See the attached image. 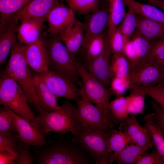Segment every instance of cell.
Wrapping results in <instances>:
<instances>
[{
  "label": "cell",
  "mask_w": 164,
  "mask_h": 164,
  "mask_svg": "<svg viewBox=\"0 0 164 164\" xmlns=\"http://www.w3.org/2000/svg\"><path fill=\"white\" fill-rule=\"evenodd\" d=\"M163 60L164 39H162L151 42L147 53L138 67L148 63Z\"/></svg>",
  "instance_id": "obj_35"
},
{
  "label": "cell",
  "mask_w": 164,
  "mask_h": 164,
  "mask_svg": "<svg viewBox=\"0 0 164 164\" xmlns=\"http://www.w3.org/2000/svg\"><path fill=\"white\" fill-rule=\"evenodd\" d=\"M111 128L101 130L76 123L71 132L74 136L73 139L93 158L96 164H110L112 163L108 150L107 138Z\"/></svg>",
  "instance_id": "obj_4"
},
{
  "label": "cell",
  "mask_w": 164,
  "mask_h": 164,
  "mask_svg": "<svg viewBox=\"0 0 164 164\" xmlns=\"http://www.w3.org/2000/svg\"><path fill=\"white\" fill-rule=\"evenodd\" d=\"M76 108L70 100L66 99L58 109L38 114L37 119L43 134L55 132L65 135L71 132L76 125L74 115Z\"/></svg>",
  "instance_id": "obj_6"
},
{
  "label": "cell",
  "mask_w": 164,
  "mask_h": 164,
  "mask_svg": "<svg viewBox=\"0 0 164 164\" xmlns=\"http://www.w3.org/2000/svg\"><path fill=\"white\" fill-rule=\"evenodd\" d=\"M24 45L16 39L12 49L9 60L2 72L16 81L24 92L28 102L34 107L39 114L47 111L39 101L24 53Z\"/></svg>",
  "instance_id": "obj_2"
},
{
  "label": "cell",
  "mask_w": 164,
  "mask_h": 164,
  "mask_svg": "<svg viewBox=\"0 0 164 164\" xmlns=\"http://www.w3.org/2000/svg\"><path fill=\"white\" fill-rule=\"evenodd\" d=\"M18 154H14L6 150H0V164H13Z\"/></svg>",
  "instance_id": "obj_45"
},
{
  "label": "cell",
  "mask_w": 164,
  "mask_h": 164,
  "mask_svg": "<svg viewBox=\"0 0 164 164\" xmlns=\"http://www.w3.org/2000/svg\"><path fill=\"white\" fill-rule=\"evenodd\" d=\"M19 21L9 18L0 25V65L5 64L13 44L17 39L16 30Z\"/></svg>",
  "instance_id": "obj_19"
},
{
  "label": "cell",
  "mask_w": 164,
  "mask_h": 164,
  "mask_svg": "<svg viewBox=\"0 0 164 164\" xmlns=\"http://www.w3.org/2000/svg\"></svg>",
  "instance_id": "obj_50"
},
{
  "label": "cell",
  "mask_w": 164,
  "mask_h": 164,
  "mask_svg": "<svg viewBox=\"0 0 164 164\" xmlns=\"http://www.w3.org/2000/svg\"><path fill=\"white\" fill-rule=\"evenodd\" d=\"M131 40L134 54V60L130 72L136 69L145 56L149 50L151 43L135 31Z\"/></svg>",
  "instance_id": "obj_28"
},
{
  "label": "cell",
  "mask_w": 164,
  "mask_h": 164,
  "mask_svg": "<svg viewBox=\"0 0 164 164\" xmlns=\"http://www.w3.org/2000/svg\"><path fill=\"white\" fill-rule=\"evenodd\" d=\"M79 91L80 98L77 101L78 107L74 113L76 123L101 130L114 128L108 123L100 110L88 99L81 87Z\"/></svg>",
  "instance_id": "obj_8"
},
{
  "label": "cell",
  "mask_w": 164,
  "mask_h": 164,
  "mask_svg": "<svg viewBox=\"0 0 164 164\" xmlns=\"http://www.w3.org/2000/svg\"><path fill=\"white\" fill-rule=\"evenodd\" d=\"M35 89L38 99L45 110L48 112L58 109L56 97L37 73L33 77Z\"/></svg>",
  "instance_id": "obj_24"
},
{
  "label": "cell",
  "mask_w": 164,
  "mask_h": 164,
  "mask_svg": "<svg viewBox=\"0 0 164 164\" xmlns=\"http://www.w3.org/2000/svg\"><path fill=\"white\" fill-rule=\"evenodd\" d=\"M49 34H59L73 26L77 21L74 12L65 5L59 3L45 17Z\"/></svg>",
  "instance_id": "obj_10"
},
{
  "label": "cell",
  "mask_w": 164,
  "mask_h": 164,
  "mask_svg": "<svg viewBox=\"0 0 164 164\" xmlns=\"http://www.w3.org/2000/svg\"><path fill=\"white\" fill-rule=\"evenodd\" d=\"M129 78L130 87L153 85L164 79V72L161 67L153 62L139 66L130 72Z\"/></svg>",
  "instance_id": "obj_14"
},
{
  "label": "cell",
  "mask_w": 164,
  "mask_h": 164,
  "mask_svg": "<svg viewBox=\"0 0 164 164\" xmlns=\"http://www.w3.org/2000/svg\"><path fill=\"white\" fill-rule=\"evenodd\" d=\"M101 0H65L68 7L81 15H87L99 7Z\"/></svg>",
  "instance_id": "obj_34"
},
{
  "label": "cell",
  "mask_w": 164,
  "mask_h": 164,
  "mask_svg": "<svg viewBox=\"0 0 164 164\" xmlns=\"http://www.w3.org/2000/svg\"><path fill=\"white\" fill-rule=\"evenodd\" d=\"M153 146L129 144L120 152L110 153V158L112 163L115 161L119 164H135L139 157Z\"/></svg>",
  "instance_id": "obj_22"
},
{
  "label": "cell",
  "mask_w": 164,
  "mask_h": 164,
  "mask_svg": "<svg viewBox=\"0 0 164 164\" xmlns=\"http://www.w3.org/2000/svg\"><path fill=\"white\" fill-rule=\"evenodd\" d=\"M141 89L164 109V90L156 84L143 86Z\"/></svg>",
  "instance_id": "obj_42"
},
{
  "label": "cell",
  "mask_w": 164,
  "mask_h": 164,
  "mask_svg": "<svg viewBox=\"0 0 164 164\" xmlns=\"http://www.w3.org/2000/svg\"><path fill=\"white\" fill-rule=\"evenodd\" d=\"M148 4L158 7L164 12V0H148Z\"/></svg>",
  "instance_id": "obj_46"
},
{
  "label": "cell",
  "mask_w": 164,
  "mask_h": 164,
  "mask_svg": "<svg viewBox=\"0 0 164 164\" xmlns=\"http://www.w3.org/2000/svg\"><path fill=\"white\" fill-rule=\"evenodd\" d=\"M28 102L18 83L2 73L0 77V104L33 122L39 127L37 117L31 111Z\"/></svg>",
  "instance_id": "obj_5"
},
{
  "label": "cell",
  "mask_w": 164,
  "mask_h": 164,
  "mask_svg": "<svg viewBox=\"0 0 164 164\" xmlns=\"http://www.w3.org/2000/svg\"><path fill=\"white\" fill-rule=\"evenodd\" d=\"M20 20L16 30L18 41L26 46L37 40L42 34L45 18L25 17Z\"/></svg>",
  "instance_id": "obj_16"
},
{
  "label": "cell",
  "mask_w": 164,
  "mask_h": 164,
  "mask_svg": "<svg viewBox=\"0 0 164 164\" xmlns=\"http://www.w3.org/2000/svg\"><path fill=\"white\" fill-rule=\"evenodd\" d=\"M111 54L106 38L101 53L92 61L84 65L93 77L106 87L110 84L113 78L110 69V60Z\"/></svg>",
  "instance_id": "obj_12"
},
{
  "label": "cell",
  "mask_w": 164,
  "mask_h": 164,
  "mask_svg": "<svg viewBox=\"0 0 164 164\" xmlns=\"http://www.w3.org/2000/svg\"><path fill=\"white\" fill-rule=\"evenodd\" d=\"M152 106L153 120L164 136V109L154 101H152Z\"/></svg>",
  "instance_id": "obj_44"
},
{
  "label": "cell",
  "mask_w": 164,
  "mask_h": 164,
  "mask_svg": "<svg viewBox=\"0 0 164 164\" xmlns=\"http://www.w3.org/2000/svg\"><path fill=\"white\" fill-rule=\"evenodd\" d=\"M128 9V11L120 24L124 46L131 39L137 26V15L132 10Z\"/></svg>",
  "instance_id": "obj_33"
},
{
  "label": "cell",
  "mask_w": 164,
  "mask_h": 164,
  "mask_svg": "<svg viewBox=\"0 0 164 164\" xmlns=\"http://www.w3.org/2000/svg\"><path fill=\"white\" fill-rule=\"evenodd\" d=\"M14 122L19 138L31 146L40 147L46 145L45 135L38 125L13 111Z\"/></svg>",
  "instance_id": "obj_13"
},
{
  "label": "cell",
  "mask_w": 164,
  "mask_h": 164,
  "mask_svg": "<svg viewBox=\"0 0 164 164\" xmlns=\"http://www.w3.org/2000/svg\"><path fill=\"white\" fill-rule=\"evenodd\" d=\"M110 69L113 77H128L130 72L129 62L125 55L121 53L113 54L110 64Z\"/></svg>",
  "instance_id": "obj_31"
},
{
  "label": "cell",
  "mask_w": 164,
  "mask_h": 164,
  "mask_svg": "<svg viewBox=\"0 0 164 164\" xmlns=\"http://www.w3.org/2000/svg\"><path fill=\"white\" fill-rule=\"evenodd\" d=\"M88 15H89L84 24V34L82 48L93 39L102 34L108 28V9L99 7Z\"/></svg>",
  "instance_id": "obj_15"
},
{
  "label": "cell",
  "mask_w": 164,
  "mask_h": 164,
  "mask_svg": "<svg viewBox=\"0 0 164 164\" xmlns=\"http://www.w3.org/2000/svg\"><path fill=\"white\" fill-rule=\"evenodd\" d=\"M135 164H164V157L155 149L150 153L142 154Z\"/></svg>",
  "instance_id": "obj_43"
},
{
  "label": "cell",
  "mask_w": 164,
  "mask_h": 164,
  "mask_svg": "<svg viewBox=\"0 0 164 164\" xmlns=\"http://www.w3.org/2000/svg\"><path fill=\"white\" fill-rule=\"evenodd\" d=\"M84 34V24L78 20L73 26L59 34L61 41L74 58L82 47Z\"/></svg>",
  "instance_id": "obj_20"
},
{
  "label": "cell",
  "mask_w": 164,
  "mask_h": 164,
  "mask_svg": "<svg viewBox=\"0 0 164 164\" xmlns=\"http://www.w3.org/2000/svg\"><path fill=\"white\" fill-rule=\"evenodd\" d=\"M78 70L82 79L80 87L85 94L100 110L110 125L114 128L109 108L110 99L113 94L111 90L93 77L79 62Z\"/></svg>",
  "instance_id": "obj_7"
},
{
  "label": "cell",
  "mask_w": 164,
  "mask_h": 164,
  "mask_svg": "<svg viewBox=\"0 0 164 164\" xmlns=\"http://www.w3.org/2000/svg\"><path fill=\"white\" fill-rule=\"evenodd\" d=\"M38 75L56 97L78 100L79 91L76 84L64 76L50 70Z\"/></svg>",
  "instance_id": "obj_9"
},
{
  "label": "cell",
  "mask_w": 164,
  "mask_h": 164,
  "mask_svg": "<svg viewBox=\"0 0 164 164\" xmlns=\"http://www.w3.org/2000/svg\"><path fill=\"white\" fill-rule=\"evenodd\" d=\"M32 0H0V24Z\"/></svg>",
  "instance_id": "obj_32"
},
{
  "label": "cell",
  "mask_w": 164,
  "mask_h": 164,
  "mask_svg": "<svg viewBox=\"0 0 164 164\" xmlns=\"http://www.w3.org/2000/svg\"><path fill=\"white\" fill-rule=\"evenodd\" d=\"M156 84L164 90V79Z\"/></svg>",
  "instance_id": "obj_48"
},
{
  "label": "cell",
  "mask_w": 164,
  "mask_h": 164,
  "mask_svg": "<svg viewBox=\"0 0 164 164\" xmlns=\"http://www.w3.org/2000/svg\"><path fill=\"white\" fill-rule=\"evenodd\" d=\"M18 145V152L13 164H33L35 156L30 150L31 146L24 142L20 138Z\"/></svg>",
  "instance_id": "obj_38"
},
{
  "label": "cell",
  "mask_w": 164,
  "mask_h": 164,
  "mask_svg": "<svg viewBox=\"0 0 164 164\" xmlns=\"http://www.w3.org/2000/svg\"><path fill=\"white\" fill-rule=\"evenodd\" d=\"M107 143L108 152H118L130 144V140L123 131L118 130L111 128L109 130L107 138Z\"/></svg>",
  "instance_id": "obj_30"
},
{
  "label": "cell",
  "mask_w": 164,
  "mask_h": 164,
  "mask_svg": "<svg viewBox=\"0 0 164 164\" xmlns=\"http://www.w3.org/2000/svg\"><path fill=\"white\" fill-rule=\"evenodd\" d=\"M109 19L107 38L109 39L121 22L125 15L123 0H108Z\"/></svg>",
  "instance_id": "obj_25"
},
{
  "label": "cell",
  "mask_w": 164,
  "mask_h": 164,
  "mask_svg": "<svg viewBox=\"0 0 164 164\" xmlns=\"http://www.w3.org/2000/svg\"><path fill=\"white\" fill-rule=\"evenodd\" d=\"M46 36L42 34L37 40L24 46L25 56L28 65L38 74L49 70Z\"/></svg>",
  "instance_id": "obj_11"
},
{
  "label": "cell",
  "mask_w": 164,
  "mask_h": 164,
  "mask_svg": "<svg viewBox=\"0 0 164 164\" xmlns=\"http://www.w3.org/2000/svg\"><path fill=\"white\" fill-rule=\"evenodd\" d=\"M60 0H32L9 18L20 21L23 17H45Z\"/></svg>",
  "instance_id": "obj_17"
},
{
  "label": "cell",
  "mask_w": 164,
  "mask_h": 164,
  "mask_svg": "<svg viewBox=\"0 0 164 164\" xmlns=\"http://www.w3.org/2000/svg\"><path fill=\"white\" fill-rule=\"evenodd\" d=\"M110 89L113 94L118 97L122 96L127 89H129L130 85L129 76L124 78L114 77L111 82Z\"/></svg>",
  "instance_id": "obj_41"
},
{
  "label": "cell",
  "mask_w": 164,
  "mask_h": 164,
  "mask_svg": "<svg viewBox=\"0 0 164 164\" xmlns=\"http://www.w3.org/2000/svg\"><path fill=\"white\" fill-rule=\"evenodd\" d=\"M6 131L17 133L14 124L13 111L3 106L0 108V131Z\"/></svg>",
  "instance_id": "obj_39"
},
{
  "label": "cell",
  "mask_w": 164,
  "mask_h": 164,
  "mask_svg": "<svg viewBox=\"0 0 164 164\" xmlns=\"http://www.w3.org/2000/svg\"><path fill=\"white\" fill-rule=\"evenodd\" d=\"M127 97H118L110 101L109 108L113 122L114 125H119L118 128L123 126L129 118L128 110Z\"/></svg>",
  "instance_id": "obj_26"
},
{
  "label": "cell",
  "mask_w": 164,
  "mask_h": 164,
  "mask_svg": "<svg viewBox=\"0 0 164 164\" xmlns=\"http://www.w3.org/2000/svg\"><path fill=\"white\" fill-rule=\"evenodd\" d=\"M118 129L123 131L129 138L131 144L142 146H155L146 128L138 121L135 115H131L125 125Z\"/></svg>",
  "instance_id": "obj_18"
},
{
  "label": "cell",
  "mask_w": 164,
  "mask_h": 164,
  "mask_svg": "<svg viewBox=\"0 0 164 164\" xmlns=\"http://www.w3.org/2000/svg\"><path fill=\"white\" fill-rule=\"evenodd\" d=\"M107 39L112 54L122 53L124 42L120 24L110 37Z\"/></svg>",
  "instance_id": "obj_40"
},
{
  "label": "cell",
  "mask_w": 164,
  "mask_h": 164,
  "mask_svg": "<svg viewBox=\"0 0 164 164\" xmlns=\"http://www.w3.org/2000/svg\"><path fill=\"white\" fill-rule=\"evenodd\" d=\"M129 89L130 94L127 97L129 114L136 115L142 114L144 110L146 93L135 86H131Z\"/></svg>",
  "instance_id": "obj_29"
},
{
  "label": "cell",
  "mask_w": 164,
  "mask_h": 164,
  "mask_svg": "<svg viewBox=\"0 0 164 164\" xmlns=\"http://www.w3.org/2000/svg\"><path fill=\"white\" fill-rule=\"evenodd\" d=\"M154 62L155 63L160 67L164 68V60L157 61Z\"/></svg>",
  "instance_id": "obj_47"
},
{
  "label": "cell",
  "mask_w": 164,
  "mask_h": 164,
  "mask_svg": "<svg viewBox=\"0 0 164 164\" xmlns=\"http://www.w3.org/2000/svg\"><path fill=\"white\" fill-rule=\"evenodd\" d=\"M161 67L162 68V70H163V71H164V68H163V67Z\"/></svg>",
  "instance_id": "obj_49"
},
{
  "label": "cell",
  "mask_w": 164,
  "mask_h": 164,
  "mask_svg": "<svg viewBox=\"0 0 164 164\" xmlns=\"http://www.w3.org/2000/svg\"><path fill=\"white\" fill-rule=\"evenodd\" d=\"M18 134L11 131H0V150H4L14 154L18 153Z\"/></svg>",
  "instance_id": "obj_37"
},
{
  "label": "cell",
  "mask_w": 164,
  "mask_h": 164,
  "mask_svg": "<svg viewBox=\"0 0 164 164\" xmlns=\"http://www.w3.org/2000/svg\"><path fill=\"white\" fill-rule=\"evenodd\" d=\"M135 30L151 42L164 39V25L137 15Z\"/></svg>",
  "instance_id": "obj_21"
},
{
  "label": "cell",
  "mask_w": 164,
  "mask_h": 164,
  "mask_svg": "<svg viewBox=\"0 0 164 164\" xmlns=\"http://www.w3.org/2000/svg\"><path fill=\"white\" fill-rule=\"evenodd\" d=\"M144 126L153 142L156 149L164 157V136L160 128L154 121L153 113L144 116Z\"/></svg>",
  "instance_id": "obj_27"
},
{
  "label": "cell",
  "mask_w": 164,
  "mask_h": 164,
  "mask_svg": "<svg viewBox=\"0 0 164 164\" xmlns=\"http://www.w3.org/2000/svg\"><path fill=\"white\" fill-rule=\"evenodd\" d=\"M128 8L137 15L164 25V12L154 5L135 0H123Z\"/></svg>",
  "instance_id": "obj_23"
},
{
  "label": "cell",
  "mask_w": 164,
  "mask_h": 164,
  "mask_svg": "<svg viewBox=\"0 0 164 164\" xmlns=\"http://www.w3.org/2000/svg\"><path fill=\"white\" fill-rule=\"evenodd\" d=\"M49 70L59 73L76 84L80 77L77 62L71 55L59 34L46 36Z\"/></svg>",
  "instance_id": "obj_3"
},
{
  "label": "cell",
  "mask_w": 164,
  "mask_h": 164,
  "mask_svg": "<svg viewBox=\"0 0 164 164\" xmlns=\"http://www.w3.org/2000/svg\"><path fill=\"white\" fill-rule=\"evenodd\" d=\"M105 38L103 33L91 40L84 48L86 54V63L98 56L102 52L104 46Z\"/></svg>",
  "instance_id": "obj_36"
},
{
  "label": "cell",
  "mask_w": 164,
  "mask_h": 164,
  "mask_svg": "<svg viewBox=\"0 0 164 164\" xmlns=\"http://www.w3.org/2000/svg\"><path fill=\"white\" fill-rule=\"evenodd\" d=\"M57 138L31 149L37 164H96L93 158L73 139L59 134Z\"/></svg>",
  "instance_id": "obj_1"
}]
</instances>
